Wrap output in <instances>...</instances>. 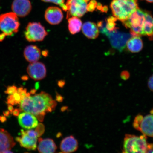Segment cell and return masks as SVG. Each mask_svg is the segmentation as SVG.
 <instances>
[{
	"instance_id": "7",
	"label": "cell",
	"mask_w": 153,
	"mask_h": 153,
	"mask_svg": "<svg viewBox=\"0 0 153 153\" xmlns=\"http://www.w3.org/2000/svg\"><path fill=\"white\" fill-rule=\"evenodd\" d=\"M24 34L27 41L35 42L43 41L48 33L40 23L32 22L28 24Z\"/></svg>"
},
{
	"instance_id": "26",
	"label": "cell",
	"mask_w": 153,
	"mask_h": 153,
	"mask_svg": "<svg viewBox=\"0 0 153 153\" xmlns=\"http://www.w3.org/2000/svg\"><path fill=\"white\" fill-rule=\"evenodd\" d=\"M17 89H18V88L14 85L9 86L5 91V93L9 95H13L16 92Z\"/></svg>"
},
{
	"instance_id": "34",
	"label": "cell",
	"mask_w": 153,
	"mask_h": 153,
	"mask_svg": "<svg viewBox=\"0 0 153 153\" xmlns=\"http://www.w3.org/2000/svg\"><path fill=\"white\" fill-rule=\"evenodd\" d=\"M148 3H153V0H145Z\"/></svg>"
},
{
	"instance_id": "5",
	"label": "cell",
	"mask_w": 153,
	"mask_h": 153,
	"mask_svg": "<svg viewBox=\"0 0 153 153\" xmlns=\"http://www.w3.org/2000/svg\"><path fill=\"white\" fill-rule=\"evenodd\" d=\"M20 26L18 16L14 12L0 15V29L6 36L16 33Z\"/></svg>"
},
{
	"instance_id": "22",
	"label": "cell",
	"mask_w": 153,
	"mask_h": 153,
	"mask_svg": "<svg viewBox=\"0 0 153 153\" xmlns=\"http://www.w3.org/2000/svg\"><path fill=\"white\" fill-rule=\"evenodd\" d=\"M68 28L70 33L74 34L80 31L82 26V22L76 16H72L68 19Z\"/></svg>"
},
{
	"instance_id": "6",
	"label": "cell",
	"mask_w": 153,
	"mask_h": 153,
	"mask_svg": "<svg viewBox=\"0 0 153 153\" xmlns=\"http://www.w3.org/2000/svg\"><path fill=\"white\" fill-rule=\"evenodd\" d=\"M133 127L143 134L150 137H153V110L150 114L143 117L138 115L136 117L133 122Z\"/></svg>"
},
{
	"instance_id": "19",
	"label": "cell",
	"mask_w": 153,
	"mask_h": 153,
	"mask_svg": "<svg viewBox=\"0 0 153 153\" xmlns=\"http://www.w3.org/2000/svg\"><path fill=\"white\" fill-rule=\"evenodd\" d=\"M82 32L86 37L90 39H95L98 37L99 29L95 23L87 22L82 26Z\"/></svg>"
},
{
	"instance_id": "27",
	"label": "cell",
	"mask_w": 153,
	"mask_h": 153,
	"mask_svg": "<svg viewBox=\"0 0 153 153\" xmlns=\"http://www.w3.org/2000/svg\"><path fill=\"white\" fill-rule=\"evenodd\" d=\"M148 86L150 90L153 91V74L149 78L148 82Z\"/></svg>"
},
{
	"instance_id": "16",
	"label": "cell",
	"mask_w": 153,
	"mask_h": 153,
	"mask_svg": "<svg viewBox=\"0 0 153 153\" xmlns=\"http://www.w3.org/2000/svg\"><path fill=\"white\" fill-rule=\"evenodd\" d=\"M78 147V141L73 136L65 137L60 143V150L63 153L75 152L77 150Z\"/></svg>"
},
{
	"instance_id": "17",
	"label": "cell",
	"mask_w": 153,
	"mask_h": 153,
	"mask_svg": "<svg viewBox=\"0 0 153 153\" xmlns=\"http://www.w3.org/2000/svg\"><path fill=\"white\" fill-rule=\"evenodd\" d=\"M38 143L37 149L40 153H52L56 150V144L52 139L39 138Z\"/></svg>"
},
{
	"instance_id": "31",
	"label": "cell",
	"mask_w": 153,
	"mask_h": 153,
	"mask_svg": "<svg viewBox=\"0 0 153 153\" xmlns=\"http://www.w3.org/2000/svg\"><path fill=\"white\" fill-rule=\"evenodd\" d=\"M6 36L5 34L2 33H0V42H2L4 39L5 37Z\"/></svg>"
},
{
	"instance_id": "8",
	"label": "cell",
	"mask_w": 153,
	"mask_h": 153,
	"mask_svg": "<svg viewBox=\"0 0 153 153\" xmlns=\"http://www.w3.org/2000/svg\"><path fill=\"white\" fill-rule=\"evenodd\" d=\"M20 137H16V140L20 146L29 150H35L37 147L38 137H39L36 130L24 131L21 130Z\"/></svg>"
},
{
	"instance_id": "12",
	"label": "cell",
	"mask_w": 153,
	"mask_h": 153,
	"mask_svg": "<svg viewBox=\"0 0 153 153\" xmlns=\"http://www.w3.org/2000/svg\"><path fill=\"white\" fill-rule=\"evenodd\" d=\"M11 9L18 16L25 17L31 11V4L29 0H14Z\"/></svg>"
},
{
	"instance_id": "21",
	"label": "cell",
	"mask_w": 153,
	"mask_h": 153,
	"mask_svg": "<svg viewBox=\"0 0 153 153\" xmlns=\"http://www.w3.org/2000/svg\"><path fill=\"white\" fill-rule=\"evenodd\" d=\"M143 36H147L151 41L153 40V17L150 12L147 11L143 27Z\"/></svg>"
},
{
	"instance_id": "2",
	"label": "cell",
	"mask_w": 153,
	"mask_h": 153,
	"mask_svg": "<svg viewBox=\"0 0 153 153\" xmlns=\"http://www.w3.org/2000/svg\"><path fill=\"white\" fill-rule=\"evenodd\" d=\"M110 7L113 16L122 22L139 8L138 0H112Z\"/></svg>"
},
{
	"instance_id": "4",
	"label": "cell",
	"mask_w": 153,
	"mask_h": 153,
	"mask_svg": "<svg viewBox=\"0 0 153 153\" xmlns=\"http://www.w3.org/2000/svg\"><path fill=\"white\" fill-rule=\"evenodd\" d=\"M146 136L126 134L123 143L124 153H146L148 146Z\"/></svg>"
},
{
	"instance_id": "30",
	"label": "cell",
	"mask_w": 153,
	"mask_h": 153,
	"mask_svg": "<svg viewBox=\"0 0 153 153\" xmlns=\"http://www.w3.org/2000/svg\"><path fill=\"white\" fill-rule=\"evenodd\" d=\"M20 109H15L13 111L12 114L15 116H18L20 113Z\"/></svg>"
},
{
	"instance_id": "29",
	"label": "cell",
	"mask_w": 153,
	"mask_h": 153,
	"mask_svg": "<svg viewBox=\"0 0 153 153\" xmlns=\"http://www.w3.org/2000/svg\"><path fill=\"white\" fill-rule=\"evenodd\" d=\"M146 152L153 153V144H148L147 146V150Z\"/></svg>"
},
{
	"instance_id": "3",
	"label": "cell",
	"mask_w": 153,
	"mask_h": 153,
	"mask_svg": "<svg viewBox=\"0 0 153 153\" xmlns=\"http://www.w3.org/2000/svg\"><path fill=\"white\" fill-rule=\"evenodd\" d=\"M146 10L138 8L127 20L122 22L126 28L130 29L131 34L134 36H143V25Z\"/></svg>"
},
{
	"instance_id": "33",
	"label": "cell",
	"mask_w": 153,
	"mask_h": 153,
	"mask_svg": "<svg viewBox=\"0 0 153 153\" xmlns=\"http://www.w3.org/2000/svg\"><path fill=\"white\" fill-rule=\"evenodd\" d=\"M42 55L44 56H48V51L46 50L42 52Z\"/></svg>"
},
{
	"instance_id": "18",
	"label": "cell",
	"mask_w": 153,
	"mask_h": 153,
	"mask_svg": "<svg viewBox=\"0 0 153 153\" xmlns=\"http://www.w3.org/2000/svg\"><path fill=\"white\" fill-rule=\"evenodd\" d=\"M24 54L26 60L29 62L32 63L39 60L41 57V52L37 46L30 45L25 48Z\"/></svg>"
},
{
	"instance_id": "28",
	"label": "cell",
	"mask_w": 153,
	"mask_h": 153,
	"mask_svg": "<svg viewBox=\"0 0 153 153\" xmlns=\"http://www.w3.org/2000/svg\"><path fill=\"white\" fill-rule=\"evenodd\" d=\"M130 76V74L127 71H123L121 74V77L122 79L127 80L128 79Z\"/></svg>"
},
{
	"instance_id": "24",
	"label": "cell",
	"mask_w": 153,
	"mask_h": 153,
	"mask_svg": "<svg viewBox=\"0 0 153 153\" xmlns=\"http://www.w3.org/2000/svg\"><path fill=\"white\" fill-rule=\"evenodd\" d=\"M45 2L52 3L58 5L62 7L65 11H68V8L66 4H64V0H42Z\"/></svg>"
},
{
	"instance_id": "9",
	"label": "cell",
	"mask_w": 153,
	"mask_h": 153,
	"mask_svg": "<svg viewBox=\"0 0 153 153\" xmlns=\"http://www.w3.org/2000/svg\"><path fill=\"white\" fill-rule=\"evenodd\" d=\"M90 0H68L67 18L71 16L81 17L87 13L88 2Z\"/></svg>"
},
{
	"instance_id": "25",
	"label": "cell",
	"mask_w": 153,
	"mask_h": 153,
	"mask_svg": "<svg viewBox=\"0 0 153 153\" xmlns=\"http://www.w3.org/2000/svg\"><path fill=\"white\" fill-rule=\"evenodd\" d=\"M97 3L95 0H91L89 3H88L87 7V11L93 12L97 8Z\"/></svg>"
},
{
	"instance_id": "14",
	"label": "cell",
	"mask_w": 153,
	"mask_h": 153,
	"mask_svg": "<svg viewBox=\"0 0 153 153\" xmlns=\"http://www.w3.org/2000/svg\"><path fill=\"white\" fill-rule=\"evenodd\" d=\"M45 18L49 24L56 25L60 23L63 18L62 11L59 7H49L45 11Z\"/></svg>"
},
{
	"instance_id": "10",
	"label": "cell",
	"mask_w": 153,
	"mask_h": 153,
	"mask_svg": "<svg viewBox=\"0 0 153 153\" xmlns=\"http://www.w3.org/2000/svg\"><path fill=\"white\" fill-rule=\"evenodd\" d=\"M105 34L108 37L112 46L120 51L125 48L130 37L129 34L118 32L117 30L111 32L107 31Z\"/></svg>"
},
{
	"instance_id": "23",
	"label": "cell",
	"mask_w": 153,
	"mask_h": 153,
	"mask_svg": "<svg viewBox=\"0 0 153 153\" xmlns=\"http://www.w3.org/2000/svg\"><path fill=\"white\" fill-rule=\"evenodd\" d=\"M117 19L114 17L110 16L107 18L105 24V27L108 32H111L117 29L115 22Z\"/></svg>"
},
{
	"instance_id": "20",
	"label": "cell",
	"mask_w": 153,
	"mask_h": 153,
	"mask_svg": "<svg viewBox=\"0 0 153 153\" xmlns=\"http://www.w3.org/2000/svg\"><path fill=\"white\" fill-rule=\"evenodd\" d=\"M126 46L130 52L137 53L142 50L143 43L142 39L139 36H134L130 38L126 44Z\"/></svg>"
},
{
	"instance_id": "11",
	"label": "cell",
	"mask_w": 153,
	"mask_h": 153,
	"mask_svg": "<svg viewBox=\"0 0 153 153\" xmlns=\"http://www.w3.org/2000/svg\"><path fill=\"white\" fill-rule=\"evenodd\" d=\"M27 71L30 77L35 81L43 79L46 76V68L41 62L31 63L28 66Z\"/></svg>"
},
{
	"instance_id": "32",
	"label": "cell",
	"mask_w": 153,
	"mask_h": 153,
	"mask_svg": "<svg viewBox=\"0 0 153 153\" xmlns=\"http://www.w3.org/2000/svg\"><path fill=\"white\" fill-rule=\"evenodd\" d=\"M8 108L9 111L10 112V113L12 114L13 111L14 110L12 105H8Z\"/></svg>"
},
{
	"instance_id": "15",
	"label": "cell",
	"mask_w": 153,
	"mask_h": 153,
	"mask_svg": "<svg viewBox=\"0 0 153 153\" xmlns=\"http://www.w3.org/2000/svg\"><path fill=\"white\" fill-rule=\"evenodd\" d=\"M15 144L10 134L4 129L0 128V153L10 150Z\"/></svg>"
},
{
	"instance_id": "1",
	"label": "cell",
	"mask_w": 153,
	"mask_h": 153,
	"mask_svg": "<svg viewBox=\"0 0 153 153\" xmlns=\"http://www.w3.org/2000/svg\"><path fill=\"white\" fill-rule=\"evenodd\" d=\"M20 104L21 110L33 114L42 121L47 113L54 110L57 103L49 94L42 91L32 96L29 93Z\"/></svg>"
},
{
	"instance_id": "13",
	"label": "cell",
	"mask_w": 153,
	"mask_h": 153,
	"mask_svg": "<svg viewBox=\"0 0 153 153\" xmlns=\"http://www.w3.org/2000/svg\"><path fill=\"white\" fill-rule=\"evenodd\" d=\"M19 124L23 128L31 129L37 127L38 124V118L34 115L23 112L18 116Z\"/></svg>"
}]
</instances>
